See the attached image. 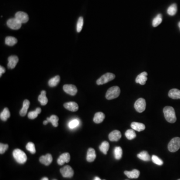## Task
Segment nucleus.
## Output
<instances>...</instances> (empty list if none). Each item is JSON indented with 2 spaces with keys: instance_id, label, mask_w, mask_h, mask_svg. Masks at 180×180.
Returning <instances> with one entry per match:
<instances>
[{
  "instance_id": "1",
  "label": "nucleus",
  "mask_w": 180,
  "mask_h": 180,
  "mask_svg": "<svg viewBox=\"0 0 180 180\" xmlns=\"http://www.w3.org/2000/svg\"><path fill=\"white\" fill-rule=\"evenodd\" d=\"M164 114L167 121L170 123H174L177 120L174 109L170 106H166L163 109Z\"/></svg>"
},
{
  "instance_id": "2",
  "label": "nucleus",
  "mask_w": 180,
  "mask_h": 180,
  "mask_svg": "<svg viewBox=\"0 0 180 180\" xmlns=\"http://www.w3.org/2000/svg\"><path fill=\"white\" fill-rule=\"evenodd\" d=\"M13 157L15 160L20 164H24L27 160V156L25 152L19 149L14 150L13 153Z\"/></svg>"
},
{
  "instance_id": "3",
  "label": "nucleus",
  "mask_w": 180,
  "mask_h": 180,
  "mask_svg": "<svg viewBox=\"0 0 180 180\" xmlns=\"http://www.w3.org/2000/svg\"><path fill=\"white\" fill-rule=\"evenodd\" d=\"M120 88L118 86H114L108 90L106 94V98L108 100L117 98L120 95Z\"/></svg>"
},
{
  "instance_id": "4",
  "label": "nucleus",
  "mask_w": 180,
  "mask_h": 180,
  "mask_svg": "<svg viewBox=\"0 0 180 180\" xmlns=\"http://www.w3.org/2000/svg\"><path fill=\"white\" fill-rule=\"evenodd\" d=\"M168 148L169 151L172 153L179 150L180 148V138L175 137L172 139L168 144Z\"/></svg>"
},
{
  "instance_id": "5",
  "label": "nucleus",
  "mask_w": 180,
  "mask_h": 180,
  "mask_svg": "<svg viewBox=\"0 0 180 180\" xmlns=\"http://www.w3.org/2000/svg\"><path fill=\"white\" fill-rule=\"evenodd\" d=\"M115 78V75H114V74L107 73L103 76H102L99 79H98L97 81V84L98 85L105 84L110 81H111Z\"/></svg>"
},
{
  "instance_id": "6",
  "label": "nucleus",
  "mask_w": 180,
  "mask_h": 180,
  "mask_svg": "<svg viewBox=\"0 0 180 180\" xmlns=\"http://www.w3.org/2000/svg\"><path fill=\"white\" fill-rule=\"evenodd\" d=\"M146 107V103L145 99L139 98L137 100L134 104L135 110L139 112H142L145 111Z\"/></svg>"
},
{
  "instance_id": "7",
  "label": "nucleus",
  "mask_w": 180,
  "mask_h": 180,
  "mask_svg": "<svg viewBox=\"0 0 180 180\" xmlns=\"http://www.w3.org/2000/svg\"><path fill=\"white\" fill-rule=\"evenodd\" d=\"M7 25L10 29L13 30H18L22 26L21 22L15 18L9 19L7 22Z\"/></svg>"
},
{
  "instance_id": "8",
  "label": "nucleus",
  "mask_w": 180,
  "mask_h": 180,
  "mask_svg": "<svg viewBox=\"0 0 180 180\" xmlns=\"http://www.w3.org/2000/svg\"><path fill=\"white\" fill-rule=\"evenodd\" d=\"M60 172L63 177L64 178H72L74 174V172L72 167L69 165H67L61 169Z\"/></svg>"
},
{
  "instance_id": "9",
  "label": "nucleus",
  "mask_w": 180,
  "mask_h": 180,
  "mask_svg": "<svg viewBox=\"0 0 180 180\" xmlns=\"http://www.w3.org/2000/svg\"><path fill=\"white\" fill-rule=\"evenodd\" d=\"M15 18L17 19L19 21L21 22L22 24H24L28 22L29 21V16L27 13L23 12H18L16 13Z\"/></svg>"
},
{
  "instance_id": "10",
  "label": "nucleus",
  "mask_w": 180,
  "mask_h": 180,
  "mask_svg": "<svg viewBox=\"0 0 180 180\" xmlns=\"http://www.w3.org/2000/svg\"><path fill=\"white\" fill-rule=\"evenodd\" d=\"M63 90L67 94L71 96H75L78 92L77 88L73 85H65L63 86Z\"/></svg>"
},
{
  "instance_id": "11",
  "label": "nucleus",
  "mask_w": 180,
  "mask_h": 180,
  "mask_svg": "<svg viewBox=\"0 0 180 180\" xmlns=\"http://www.w3.org/2000/svg\"><path fill=\"white\" fill-rule=\"evenodd\" d=\"M71 157L70 154L68 153L62 154L57 160V163L59 165H63L65 163H69L70 161Z\"/></svg>"
},
{
  "instance_id": "12",
  "label": "nucleus",
  "mask_w": 180,
  "mask_h": 180,
  "mask_svg": "<svg viewBox=\"0 0 180 180\" xmlns=\"http://www.w3.org/2000/svg\"><path fill=\"white\" fill-rule=\"evenodd\" d=\"M8 68L9 69H14L19 62V58L17 56H11L8 58Z\"/></svg>"
},
{
  "instance_id": "13",
  "label": "nucleus",
  "mask_w": 180,
  "mask_h": 180,
  "mask_svg": "<svg viewBox=\"0 0 180 180\" xmlns=\"http://www.w3.org/2000/svg\"><path fill=\"white\" fill-rule=\"evenodd\" d=\"M39 160L40 162L46 166H49L52 162L53 157L51 154H47L45 156H42L40 158Z\"/></svg>"
},
{
  "instance_id": "14",
  "label": "nucleus",
  "mask_w": 180,
  "mask_h": 180,
  "mask_svg": "<svg viewBox=\"0 0 180 180\" xmlns=\"http://www.w3.org/2000/svg\"><path fill=\"white\" fill-rule=\"evenodd\" d=\"M147 75H148V73L147 72H143L141 73L137 77L136 82L138 84H140L141 85H144L147 81Z\"/></svg>"
},
{
  "instance_id": "15",
  "label": "nucleus",
  "mask_w": 180,
  "mask_h": 180,
  "mask_svg": "<svg viewBox=\"0 0 180 180\" xmlns=\"http://www.w3.org/2000/svg\"><path fill=\"white\" fill-rule=\"evenodd\" d=\"M122 135L121 132L118 130H114L110 133L109 135V139L110 141L114 142L118 141L121 139Z\"/></svg>"
},
{
  "instance_id": "16",
  "label": "nucleus",
  "mask_w": 180,
  "mask_h": 180,
  "mask_svg": "<svg viewBox=\"0 0 180 180\" xmlns=\"http://www.w3.org/2000/svg\"><path fill=\"white\" fill-rule=\"evenodd\" d=\"M64 106L65 107V108L70 111L76 112L79 109V106L74 102H70L65 103L64 104Z\"/></svg>"
},
{
  "instance_id": "17",
  "label": "nucleus",
  "mask_w": 180,
  "mask_h": 180,
  "mask_svg": "<svg viewBox=\"0 0 180 180\" xmlns=\"http://www.w3.org/2000/svg\"><path fill=\"white\" fill-rule=\"evenodd\" d=\"M124 174L130 179H137L140 176V171L137 169H134L132 171H126L124 172Z\"/></svg>"
},
{
  "instance_id": "18",
  "label": "nucleus",
  "mask_w": 180,
  "mask_h": 180,
  "mask_svg": "<svg viewBox=\"0 0 180 180\" xmlns=\"http://www.w3.org/2000/svg\"><path fill=\"white\" fill-rule=\"evenodd\" d=\"M96 158V152L93 148H89L87 151V161L88 162H92L95 160Z\"/></svg>"
},
{
  "instance_id": "19",
  "label": "nucleus",
  "mask_w": 180,
  "mask_h": 180,
  "mask_svg": "<svg viewBox=\"0 0 180 180\" xmlns=\"http://www.w3.org/2000/svg\"><path fill=\"white\" fill-rule=\"evenodd\" d=\"M131 128L133 130L138 132H141L145 129V125L142 123L138 122H133L131 124Z\"/></svg>"
},
{
  "instance_id": "20",
  "label": "nucleus",
  "mask_w": 180,
  "mask_h": 180,
  "mask_svg": "<svg viewBox=\"0 0 180 180\" xmlns=\"http://www.w3.org/2000/svg\"><path fill=\"white\" fill-rule=\"evenodd\" d=\"M168 96L173 99H180V90L177 89H173L169 92Z\"/></svg>"
},
{
  "instance_id": "21",
  "label": "nucleus",
  "mask_w": 180,
  "mask_h": 180,
  "mask_svg": "<svg viewBox=\"0 0 180 180\" xmlns=\"http://www.w3.org/2000/svg\"><path fill=\"white\" fill-rule=\"evenodd\" d=\"M105 118V115L103 112H96L93 119V121L96 124H100L104 121Z\"/></svg>"
},
{
  "instance_id": "22",
  "label": "nucleus",
  "mask_w": 180,
  "mask_h": 180,
  "mask_svg": "<svg viewBox=\"0 0 180 180\" xmlns=\"http://www.w3.org/2000/svg\"><path fill=\"white\" fill-rule=\"evenodd\" d=\"M30 104V101H29L28 100H24V102H23L22 108L21 110H20V115L22 116V117H24V116L26 115L27 112V111L28 110Z\"/></svg>"
},
{
  "instance_id": "23",
  "label": "nucleus",
  "mask_w": 180,
  "mask_h": 180,
  "mask_svg": "<svg viewBox=\"0 0 180 180\" xmlns=\"http://www.w3.org/2000/svg\"><path fill=\"white\" fill-rule=\"evenodd\" d=\"M38 101L41 103V105L45 106L48 103V98L46 97V92L43 90L41 91V94L38 97Z\"/></svg>"
},
{
  "instance_id": "24",
  "label": "nucleus",
  "mask_w": 180,
  "mask_h": 180,
  "mask_svg": "<svg viewBox=\"0 0 180 180\" xmlns=\"http://www.w3.org/2000/svg\"><path fill=\"white\" fill-rule=\"evenodd\" d=\"M137 157L139 159H140L141 160L144 161L148 162L151 160L150 156L147 151L141 152L140 153L138 154Z\"/></svg>"
},
{
  "instance_id": "25",
  "label": "nucleus",
  "mask_w": 180,
  "mask_h": 180,
  "mask_svg": "<svg viewBox=\"0 0 180 180\" xmlns=\"http://www.w3.org/2000/svg\"><path fill=\"white\" fill-rule=\"evenodd\" d=\"M114 157L117 160H119L122 157V149L120 147H116L114 151Z\"/></svg>"
},
{
  "instance_id": "26",
  "label": "nucleus",
  "mask_w": 180,
  "mask_h": 180,
  "mask_svg": "<svg viewBox=\"0 0 180 180\" xmlns=\"http://www.w3.org/2000/svg\"><path fill=\"white\" fill-rule=\"evenodd\" d=\"M110 147V145L107 141H104L103 143H102L101 145L99 147L100 150L105 155H107V152L108 151Z\"/></svg>"
},
{
  "instance_id": "27",
  "label": "nucleus",
  "mask_w": 180,
  "mask_h": 180,
  "mask_svg": "<svg viewBox=\"0 0 180 180\" xmlns=\"http://www.w3.org/2000/svg\"><path fill=\"white\" fill-rule=\"evenodd\" d=\"M11 116L10 111L7 108H5L3 110V112L0 114V118L2 120L4 121H6Z\"/></svg>"
},
{
  "instance_id": "28",
  "label": "nucleus",
  "mask_w": 180,
  "mask_h": 180,
  "mask_svg": "<svg viewBox=\"0 0 180 180\" xmlns=\"http://www.w3.org/2000/svg\"><path fill=\"white\" fill-rule=\"evenodd\" d=\"M60 80V77L59 76H56L54 77L51 78L48 82L49 86L51 87H54L57 85L59 83Z\"/></svg>"
},
{
  "instance_id": "29",
  "label": "nucleus",
  "mask_w": 180,
  "mask_h": 180,
  "mask_svg": "<svg viewBox=\"0 0 180 180\" xmlns=\"http://www.w3.org/2000/svg\"><path fill=\"white\" fill-rule=\"evenodd\" d=\"M41 111H42V110L40 108H37L35 111H31L29 112L28 117L31 120L35 119L38 117V115L41 113Z\"/></svg>"
},
{
  "instance_id": "30",
  "label": "nucleus",
  "mask_w": 180,
  "mask_h": 180,
  "mask_svg": "<svg viewBox=\"0 0 180 180\" xmlns=\"http://www.w3.org/2000/svg\"><path fill=\"white\" fill-rule=\"evenodd\" d=\"M17 42H18V40L17 39L11 36L7 37L5 39V43L6 45H8L9 46H13L17 44Z\"/></svg>"
},
{
  "instance_id": "31",
  "label": "nucleus",
  "mask_w": 180,
  "mask_h": 180,
  "mask_svg": "<svg viewBox=\"0 0 180 180\" xmlns=\"http://www.w3.org/2000/svg\"><path fill=\"white\" fill-rule=\"evenodd\" d=\"M47 120L49 122V123H51L54 127H58L59 125L58 124L59 118L57 116L52 115L50 118H47Z\"/></svg>"
},
{
  "instance_id": "32",
  "label": "nucleus",
  "mask_w": 180,
  "mask_h": 180,
  "mask_svg": "<svg viewBox=\"0 0 180 180\" xmlns=\"http://www.w3.org/2000/svg\"><path fill=\"white\" fill-rule=\"evenodd\" d=\"M177 12V6L176 4L171 5L167 10L168 14L170 16H174Z\"/></svg>"
},
{
  "instance_id": "33",
  "label": "nucleus",
  "mask_w": 180,
  "mask_h": 180,
  "mask_svg": "<svg viewBox=\"0 0 180 180\" xmlns=\"http://www.w3.org/2000/svg\"><path fill=\"white\" fill-rule=\"evenodd\" d=\"M125 136L129 140L134 139L136 137V134L134 130H128L125 133Z\"/></svg>"
},
{
  "instance_id": "34",
  "label": "nucleus",
  "mask_w": 180,
  "mask_h": 180,
  "mask_svg": "<svg viewBox=\"0 0 180 180\" xmlns=\"http://www.w3.org/2000/svg\"><path fill=\"white\" fill-rule=\"evenodd\" d=\"M162 22V15L159 14L153 20L152 25L154 27H156L160 25Z\"/></svg>"
},
{
  "instance_id": "35",
  "label": "nucleus",
  "mask_w": 180,
  "mask_h": 180,
  "mask_svg": "<svg viewBox=\"0 0 180 180\" xmlns=\"http://www.w3.org/2000/svg\"><path fill=\"white\" fill-rule=\"evenodd\" d=\"M79 124H80V121L77 119H75L69 123L68 126L71 129H73L77 128L79 125Z\"/></svg>"
},
{
  "instance_id": "36",
  "label": "nucleus",
  "mask_w": 180,
  "mask_h": 180,
  "mask_svg": "<svg viewBox=\"0 0 180 180\" xmlns=\"http://www.w3.org/2000/svg\"><path fill=\"white\" fill-rule=\"evenodd\" d=\"M26 149L27 150L29 151L31 153L34 154L36 153V151L35 146L33 143L32 142H29L26 145Z\"/></svg>"
},
{
  "instance_id": "37",
  "label": "nucleus",
  "mask_w": 180,
  "mask_h": 180,
  "mask_svg": "<svg viewBox=\"0 0 180 180\" xmlns=\"http://www.w3.org/2000/svg\"><path fill=\"white\" fill-rule=\"evenodd\" d=\"M83 24H84V19L82 17L79 18L78 21L77 25V32H80L83 28Z\"/></svg>"
},
{
  "instance_id": "38",
  "label": "nucleus",
  "mask_w": 180,
  "mask_h": 180,
  "mask_svg": "<svg viewBox=\"0 0 180 180\" xmlns=\"http://www.w3.org/2000/svg\"><path fill=\"white\" fill-rule=\"evenodd\" d=\"M152 161L154 163L159 166H162L163 164V161L159 158L158 157L155 155H153L152 157Z\"/></svg>"
},
{
  "instance_id": "39",
  "label": "nucleus",
  "mask_w": 180,
  "mask_h": 180,
  "mask_svg": "<svg viewBox=\"0 0 180 180\" xmlns=\"http://www.w3.org/2000/svg\"><path fill=\"white\" fill-rule=\"evenodd\" d=\"M9 148L8 144H0V154H3Z\"/></svg>"
},
{
  "instance_id": "40",
  "label": "nucleus",
  "mask_w": 180,
  "mask_h": 180,
  "mask_svg": "<svg viewBox=\"0 0 180 180\" xmlns=\"http://www.w3.org/2000/svg\"><path fill=\"white\" fill-rule=\"evenodd\" d=\"M5 71L6 70H5L4 67L2 66L0 67V77H1L3 73H5Z\"/></svg>"
},
{
  "instance_id": "41",
  "label": "nucleus",
  "mask_w": 180,
  "mask_h": 180,
  "mask_svg": "<svg viewBox=\"0 0 180 180\" xmlns=\"http://www.w3.org/2000/svg\"><path fill=\"white\" fill-rule=\"evenodd\" d=\"M48 123H49V122H48L47 120H46V121H44V122H43V124L45 125H47V124H48Z\"/></svg>"
},
{
  "instance_id": "42",
  "label": "nucleus",
  "mask_w": 180,
  "mask_h": 180,
  "mask_svg": "<svg viewBox=\"0 0 180 180\" xmlns=\"http://www.w3.org/2000/svg\"><path fill=\"white\" fill-rule=\"evenodd\" d=\"M94 180H101V179H100V178L96 177L95 178Z\"/></svg>"
},
{
  "instance_id": "43",
  "label": "nucleus",
  "mask_w": 180,
  "mask_h": 180,
  "mask_svg": "<svg viewBox=\"0 0 180 180\" xmlns=\"http://www.w3.org/2000/svg\"><path fill=\"white\" fill-rule=\"evenodd\" d=\"M41 180H49V179H48V178L44 177Z\"/></svg>"
},
{
  "instance_id": "44",
  "label": "nucleus",
  "mask_w": 180,
  "mask_h": 180,
  "mask_svg": "<svg viewBox=\"0 0 180 180\" xmlns=\"http://www.w3.org/2000/svg\"><path fill=\"white\" fill-rule=\"evenodd\" d=\"M178 26H179V28L180 29V22H179V24H178Z\"/></svg>"
},
{
  "instance_id": "45",
  "label": "nucleus",
  "mask_w": 180,
  "mask_h": 180,
  "mask_svg": "<svg viewBox=\"0 0 180 180\" xmlns=\"http://www.w3.org/2000/svg\"><path fill=\"white\" fill-rule=\"evenodd\" d=\"M180 180V179H179V180Z\"/></svg>"
},
{
  "instance_id": "46",
  "label": "nucleus",
  "mask_w": 180,
  "mask_h": 180,
  "mask_svg": "<svg viewBox=\"0 0 180 180\" xmlns=\"http://www.w3.org/2000/svg\"></svg>"
},
{
  "instance_id": "47",
  "label": "nucleus",
  "mask_w": 180,
  "mask_h": 180,
  "mask_svg": "<svg viewBox=\"0 0 180 180\" xmlns=\"http://www.w3.org/2000/svg\"></svg>"
},
{
  "instance_id": "48",
  "label": "nucleus",
  "mask_w": 180,
  "mask_h": 180,
  "mask_svg": "<svg viewBox=\"0 0 180 180\" xmlns=\"http://www.w3.org/2000/svg\"></svg>"
}]
</instances>
